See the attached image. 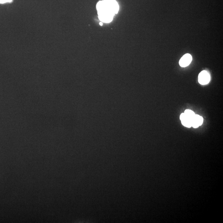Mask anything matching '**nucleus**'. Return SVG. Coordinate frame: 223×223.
<instances>
[{
	"label": "nucleus",
	"mask_w": 223,
	"mask_h": 223,
	"mask_svg": "<svg viewBox=\"0 0 223 223\" xmlns=\"http://www.w3.org/2000/svg\"><path fill=\"white\" fill-rule=\"evenodd\" d=\"M203 122V119L202 116L199 115H195L192 119V126L194 128H197L202 125Z\"/></svg>",
	"instance_id": "7ed1b4c3"
},
{
	"label": "nucleus",
	"mask_w": 223,
	"mask_h": 223,
	"mask_svg": "<svg viewBox=\"0 0 223 223\" xmlns=\"http://www.w3.org/2000/svg\"><path fill=\"white\" fill-rule=\"evenodd\" d=\"M180 119L183 126L188 128L192 127V119L187 116L184 113L181 114Z\"/></svg>",
	"instance_id": "20e7f679"
},
{
	"label": "nucleus",
	"mask_w": 223,
	"mask_h": 223,
	"mask_svg": "<svg viewBox=\"0 0 223 223\" xmlns=\"http://www.w3.org/2000/svg\"><path fill=\"white\" fill-rule=\"evenodd\" d=\"M12 0H0V3H4L7 2H11Z\"/></svg>",
	"instance_id": "423d86ee"
},
{
	"label": "nucleus",
	"mask_w": 223,
	"mask_h": 223,
	"mask_svg": "<svg viewBox=\"0 0 223 223\" xmlns=\"http://www.w3.org/2000/svg\"><path fill=\"white\" fill-rule=\"evenodd\" d=\"M100 25L102 26L103 25V23H102L101 22H100Z\"/></svg>",
	"instance_id": "0eeeda50"
},
{
	"label": "nucleus",
	"mask_w": 223,
	"mask_h": 223,
	"mask_svg": "<svg viewBox=\"0 0 223 223\" xmlns=\"http://www.w3.org/2000/svg\"><path fill=\"white\" fill-rule=\"evenodd\" d=\"M192 60V56L190 54L187 53L184 55L183 57L181 58L179 61V65L183 68H185L189 65Z\"/></svg>",
	"instance_id": "f03ea898"
},
{
	"label": "nucleus",
	"mask_w": 223,
	"mask_h": 223,
	"mask_svg": "<svg viewBox=\"0 0 223 223\" xmlns=\"http://www.w3.org/2000/svg\"><path fill=\"white\" fill-rule=\"evenodd\" d=\"M184 113L190 118L192 119L194 117L195 114L193 111L190 110H186L185 111Z\"/></svg>",
	"instance_id": "39448f33"
},
{
	"label": "nucleus",
	"mask_w": 223,
	"mask_h": 223,
	"mask_svg": "<svg viewBox=\"0 0 223 223\" xmlns=\"http://www.w3.org/2000/svg\"><path fill=\"white\" fill-rule=\"evenodd\" d=\"M198 82L201 85H206L209 82L210 76L208 72L203 71L199 73L198 77Z\"/></svg>",
	"instance_id": "f257e3e1"
}]
</instances>
